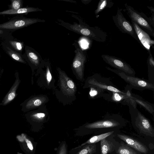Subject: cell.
I'll return each instance as SVG.
<instances>
[{
  "label": "cell",
  "mask_w": 154,
  "mask_h": 154,
  "mask_svg": "<svg viewBox=\"0 0 154 154\" xmlns=\"http://www.w3.org/2000/svg\"><path fill=\"white\" fill-rule=\"evenodd\" d=\"M28 59L33 64L37 65L39 63V59L38 56L32 51H29L27 54Z\"/></svg>",
  "instance_id": "d4e9b609"
},
{
  "label": "cell",
  "mask_w": 154,
  "mask_h": 154,
  "mask_svg": "<svg viewBox=\"0 0 154 154\" xmlns=\"http://www.w3.org/2000/svg\"><path fill=\"white\" fill-rule=\"evenodd\" d=\"M123 121V118L118 114H108L102 119L86 124L85 127L89 129L116 128L121 125Z\"/></svg>",
  "instance_id": "277c9868"
},
{
  "label": "cell",
  "mask_w": 154,
  "mask_h": 154,
  "mask_svg": "<svg viewBox=\"0 0 154 154\" xmlns=\"http://www.w3.org/2000/svg\"><path fill=\"white\" fill-rule=\"evenodd\" d=\"M89 94L90 97L93 99L103 97L106 91L98 87L92 86L90 87Z\"/></svg>",
  "instance_id": "44dd1931"
},
{
  "label": "cell",
  "mask_w": 154,
  "mask_h": 154,
  "mask_svg": "<svg viewBox=\"0 0 154 154\" xmlns=\"http://www.w3.org/2000/svg\"><path fill=\"white\" fill-rule=\"evenodd\" d=\"M11 46L17 51H21L23 48V44L22 42L15 41L10 42Z\"/></svg>",
  "instance_id": "83f0119b"
},
{
  "label": "cell",
  "mask_w": 154,
  "mask_h": 154,
  "mask_svg": "<svg viewBox=\"0 0 154 154\" xmlns=\"http://www.w3.org/2000/svg\"><path fill=\"white\" fill-rule=\"evenodd\" d=\"M25 141L26 142L27 145L29 149L31 151L33 149V147L31 141L26 137V135H25Z\"/></svg>",
  "instance_id": "4dcf8cb0"
},
{
  "label": "cell",
  "mask_w": 154,
  "mask_h": 154,
  "mask_svg": "<svg viewBox=\"0 0 154 154\" xmlns=\"http://www.w3.org/2000/svg\"><path fill=\"white\" fill-rule=\"evenodd\" d=\"M101 57L106 63L116 69L122 71L127 75L135 76V72L134 70L123 60L106 54L102 55Z\"/></svg>",
  "instance_id": "52a82bcc"
},
{
  "label": "cell",
  "mask_w": 154,
  "mask_h": 154,
  "mask_svg": "<svg viewBox=\"0 0 154 154\" xmlns=\"http://www.w3.org/2000/svg\"><path fill=\"white\" fill-rule=\"evenodd\" d=\"M107 2L106 0H101L99 2L97 8L95 11V13L97 15L106 7L107 5Z\"/></svg>",
  "instance_id": "4316f807"
},
{
  "label": "cell",
  "mask_w": 154,
  "mask_h": 154,
  "mask_svg": "<svg viewBox=\"0 0 154 154\" xmlns=\"http://www.w3.org/2000/svg\"><path fill=\"white\" fill-rule=\"evenodd\" d=\"M65 141H63L59 147L57 154H67V147Z\"/></svg>",
  "instance_id": "f1b7e54d"
},
{
  "label": "cell",
  "mask_w": 154,
  "mask_h": 154,
  "mask_svg": "<svg viewBox=\"0 0 154 154\" xmlns=\"http://www.w3.org/2000/svg\"><path fill=\"white\" fill-rule=\"evenodd\" d=\"M128 14L132 21L137 24L139 26L145 29L153 37H154V31L153 28L142 16L136 12L134 8L125 5Z\"/></svg>",
  "instance_id": "9c48e42d"
},
{
  "label": "cell",
  "mask_w": 154,
  "mask_h": 154,
  "mask_svg": "<svg viewBox=\"0 0 154 154\" xmlns=\"http://www.w3.org/2000/svg\"><path fill=\"white\" fill-rule=\"evenodd\" d=\"M106 68L117 74L125 82L128 83L132 88L138 90H148L154 91V84L148 80L127 75L120 70L106 67Z\"/></svg>",
  "instance_id": "7a4b0ae2"
},
{
  "label": "cell",
  "mask_w": 154,
  "mask_h": 154,
  "mask_svg": "<svg viewBox=\"0 0 154 154\" xmlns=\"http://www.w3.org/2000/svg\"><path fill=\"white\" fill-rule=\"evenodd\" d=\"M18 154H21V153H19Z\"/></svg>",
  "instance_id": "836d02e7"
},
{
  "label": "cell",
  "mask_w": 154,
  "mask_h": 154,
  "mask_svg": "<svg viewBox=\"0 0 154 154\" xmlns=\"http://www.w3.org/2000/svg\"><path fill=\"white\" fill-rule=\"evenodd\" d=\"M45 97H38L31 99L27 103L26 107L28 109L38 107L42 104L45 100Z\"/></svg>",
  "instance_id": "d6986e66"
},
{
  "label": "cell",
  "mask_w": 154,
  "mask_h": 154,
  "mask_svg": "<svg viewBox=\"0 0 154 154\" xmlns=\"http://www.w3.org/2000/svg\"><path fill=\"white\" fill-rule=\"evenodd\" d=\"M20 83V80L17 76H16L15 82L11 88L4 97L1 105L5 106L12 101L15 97L16 91Z\"/></svg>",
  "instance_id": "2e32d148"
},
{
  "label": "cell",
  "mask_w": 154,
  "mask_h": 154,
  "mask_svg": "<svg viewBox=\"0 0 154 154\" xmlns=\"http://www.w3.org/2000/svg\"><path fill=\"white\" fill-rule=\"evenodd\" d=\"M11 2L10 6L11 9L16 10L22 8V2L21 0H11Z\"/></svg>",
  "instance_id": "484cf974"
},
{
  "label": "cell",
  "mask_w": 154,
  "mask_h": 154,
  "mask_svg": "<svg viewBox=\"0 0 154 154\" xmlns=\"http://www.w3.org/2000/svg\"><path fill=\"white\" fill-rule=\"evenodd\" d=\"M7 48L8 53L12 59L22 63H26L19 53L10 49L8 47H7Z\"/></svg>",
  "instance_id": "cb8c5ba5"
},
{
  "label": "cell",
  "mask_w": 154,
  "mask_h": 154,
  "mask_svg": "<svg viewBox=\"0 0 154 154\" xmlns=\"http://www.w3.org/2000/svg\"><path fill=\"white\" fill-rule=\"evenodd\" d=\"M46 78L47 83L49 84L51 81L52 76L48 67L47 69Z\"/></svg>",
  "instance_id": "1f68e13d"
},
{
  "label": "cell",
  "mask_w": 154,
  "mask_h": 154,
  "mask_svg": "<svg viewBox=\"0 0 154 154\" xmlns=\"http://www.w3.org/2000/svg\"><path fill=\"white\" fill-rule=\"evenodd\" d=\"M117 136L119 138L127 143L128 145L138 151L144 154L148 152V149L145 146L133 138L121 134H117Z\"/></svg>",
  "instance_id": "5bb4252c"
},
{
  "label": "cell",
  "mask_w": 154,
  "mask_h": 154,
  "mask_svg": "<svg viewBox=\"0 0 154 154\" xmlns=\"http://www.w3.org/2000/svg\"><path fill=\"white\" fill-rule=\"evenodd\" d=\"M113 132V131H111L100 135L94 136L90 138L86 142L82 144L81 145L74 148V149H77L80 148L82 146L87 144L95 143L106 138Z\"/></svg>",
  "instance_id": "ac0fdd59"
},
{
  "label": "cell",
  "mask_w": 154,
  "mask_h": 154,
  "mask_svg": "<svg viewBox=\"0 0 154 154\" xmlns=\"http://www.w3.org/2000/svg\"><path fill=\"white\" fill-rule=\"evenodd\" d=\"M117 153L118 154H138L128 145L124 143L122 144L119 147Z\"/></svg>",
  "instance_id": "603a6c76"
},
{
  "label": "cell",
  "mask_w": 154,
  "mask_h": 154,
  "mask_svg": "<svg viewBox=\"0 0 154 154\" xmlns=\"http://www.w3.org/2000/svg\"><path fill=\"white\" fill-rule=\"evenodd\" d=\"M132 88L130 86L129 89V94L131 98L137 104L141 105L146 109L153 116H154V105L144 100L138 95L134 94L132 93Z\"/></svg>",
  "instance_id": "9a60e30c"
},
{
  "label": "cell",
  "mask_w": 154,
  "mask_h": 154,
  "mask_svg": "<svg viewBox=\"0 0 154 154\" xmlns=\"http://www.w3.org/2000/svg\"><path fill=\"white\" fill-rule=\"evenodd\" d=\"M75 51V55L72 62V66L79 78L82 80L84 77V64L86 57L81 49L78 48Z\"/></svg>",
  "instance_id": "30bf717a"
},
{
  "label": "cell",
  "mask_w": 154,
  "mask_h": 154,
  "mask_svg": "<svg viewBox=\"0 0 154 154\" xmlns=\"http://www.w3.org/2000/svg\"><path fill=\"white\" fill-rule=\"evenodd\" d=\"M78 149L79 150L75 154H94L96 152V145L87 144Z\"/></svg>",
  "instance_id": "ffe728a7"
},
{
  "label": "cell",
  "mask_w": 154,
  "mask_h": 154,
  "mask_svg": "<svg viewBox=\"0 0 154 154\" xmlns=\"http://www.w3.org/2000/svg\"><path fill=\"white\" fill-rule=\"evenodd\" d=\"M112 147V143L106 138L100 140L101 154H107L110 151Z\"/></svg>",
  "instance_id": "7402d4cb"
},
{
  "label": "cell",
  "mask_w": 154,
  "mask_h": 154,
  "mask_svg": "<svg viewBox=\"0 0 154 154\" xmlns=\"http://www.w3.org/2000/svg\"><path fill=\"white\" fill-rule=\"evenodd\" d=\"M3 33V31L0 29V35Z\"/></svg>",
  "instance_id": "d6a6232c"
},
{
  "label": "cell",
  "mask_w": 154,
  "mask_h": 154,
  "mask_svg": "<svg viewBox=\"0 0 154 154\" xmlns=\"http://www.w3.org/2000/svg\"><path fill=\"white\" fill-rule=\"evenodd\" d=\"M127 85L125 90L128 92V95L108 91H106L103 98L108 101L126 105L128 106L132 105L134 107H137V104L130 97L128 87Z\"/></svg>",
  "instance_id": "5b68a950"
},
{
  "label": "cell",
  "mask_w": 154,
  "mask_h": 154,
  "mask_svg": "<svg viewBox=\"0 0 154 154\" xmlns=\"http://www.w3.org/2000/svg\"><path fill=\"white\" fill-rule=\"evenodd\" d=\"M45 20L38 18H30L20 17L13 18L0 24V29H17Z\"/></svg>",
  "instance_id": "8992f818"
},
{
  "label": "cell",
  "mask_w": 154,
  "mask_h": 154,
  "mask_svg": "<svg viewBox=\"0 0 154 154\" xmlns=\"http://www.w3.org/2000/svg\"><path fill=\"white\" fill-rule=\"evenodd\" d=\"M131 23V25L139 40L145 48L149 51L151 46L154 44V41L137 24L132 20Z\"/></svg>",
  "instance_id": "4fadbf2b"
},
{
  "label": "cell",
  "mask_w": 154,
  "mask_h": 154,
  "mask_svg": "<svg viewBox=\"0 0 154 154\" xmlns=\"http://www.w3.org/2000/svg\"><path fill=\"white\" fill-rule=\"evenodd\" d=\"M69 27L72 31L83 35L88 36L96 41L103 42L105 40V39L101 36L100 34L96 33V31H92L90 29L76 23L71 25Z\"/></svg>",
  "instance_id": "8fae6325"
},
{
  "label": "cell",
  "mask_w": 154,
  "mask_h": 154,
  "mask_svg": "<svg viewBox=\"0 0 154 154\" xmlns=\"http://www.w3.org/2000/svg\"><path fill=\"white\" fill-rule=\"evenodd\" d=\"M38 8L26 7L21 8L18 10L9 9L0 12V14H27L28 13L38 11H42Z\"/></svg>",
  "instance_id": "e0dca14e"
},
{
  "label": "cell",
  "mask_w": 154,
  "mask_h": 154,
  "mask_svg": "<svg viewBox=\"0 0 154 154\" xmlns=\"http://www.w3.org/2000/svg\"><path fill=\"white\" fill-rule=\"evenodd\" d=\"M45 116V114L43 113H38L32 115V117L33 118L38 120L42 119Z\"/></svg>",
  "instance_id": "f546056e"
},
{
  "label": "cell",
  "mask_w": 154,
  "mask_h": 154,
  "mask_svg": "<svg viewBox=\"0 0 154 154\" xmlns=\"http://www.w3.org/2000/svg\"><path fill=\"white\" fill-rule=\"evenodd\" d=\"M132 122L141 133L152 137L154 130L149 120L137 108L132 105L128 106Z\"/></svg>",
  "instance_id": "6da1fadb"
},
{
  "label": "cell",
  "mask_w": 154,
  "mask_h": 154,
  "mask_svg": "<svg viewBox=\"0 0 154 154\" xmlns=\"http://www.w3.org/2000/svg\"><path fill=\"white\" fill-rule=\"evenodd\" d=\"M112 17L115 24L121 32L128 34L139 41L131 24L125 19L120 9H118L116 15Z\"/></svg>",
  "instance_id": "ba28073f"
},
{
  "label": "cell",
  "mask_w": 154,
  "mask_h": 154,
  "mask_svg": "<svg viewBox=\"0 0 154 154\" xmlns=\"http://www.w3.org/2000/svg\"><path fill=\"white\" fill-rule=\"evenodd\" d=\"M85 86L86 88L96 86L106 91H111L128 95L125 90H122L117 87L112 82L109 78L103 77L98 73H96L89 77L86 81Z\"/></svg>",
  "instance_id": "3957f363"
},
{
  "label": "cell",
  "mask_w": 154,
  "mask_h": 154,
  "mask_svg": "<svg viewBox=\"0 0 154 154\" xmlns=\"http://www.w3.org/2000/svg\"><path fill=\"white\" fill-rule=\"evenodd\" d=\"M59 71L61 88L66 95H73L76 91V87L74 82L62 71Z\"/></svg>",
  "instance_id": "7c38bea8"
}]
</instances>
